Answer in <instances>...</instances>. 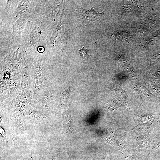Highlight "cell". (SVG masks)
<instances>
[{"instance_id": "obj_4", "label": "cell", "mask_w": 160, "mask_h": 160, "mask_svg": "<svg viewBox=\"0 0 160 160\" xmlns=\"http://www.w3.org/2000/svg\"><path fill=\"white\" fill-rule=\"evenodd\" d=\"M30 160H34L33 158V157L31 156V158Z\"/></svg>"}, {"instance_id": "obj_2", "label": "cell", "mask_w": 160, "mask_h": 160, "mask_svg": "<svg viewBox=\"0 0 160 160\" xmlns=\"http://www.w3.org/2000/svg\"><path fill=\"white\" fill-rule=\"evenodd\" d=\"M79 12L80 14L89 20H92L98 17L101 13L97 12L94 9L87 10L83 9H79Z\"/></svg>"}, {"instance_id": "obj_3", "label": "cell", "mask_w": 160, "mask_h": 160, "mask_svg": "<svg viewBox=\"0 0 160 160\" xmlns=\"http://www.w3.org/2000/svg\"><path fill=\"white\" fill-rule=\"evenodd\" d=\"M40 29L38 27L35 28L33 31L31 35L32 39L33 40L37 39L40 35Z\"/></svg>"}, {"instance_id": "obj_1", "label": "cell", "mask_w": 160, "mask_h": 160, "mask_svg": "<svg viewBox=\"0 0 160 160\" xmlns=\"http://www.w3.org/2000/svg\"><path fill=\"white\" fill-rule=\"evenodd\" d=\"M7 84L9 97L15 98L20 93L22 81L21 75L20 72H13L10 77L4 81Z\"/></svg>"}]
</instances>
